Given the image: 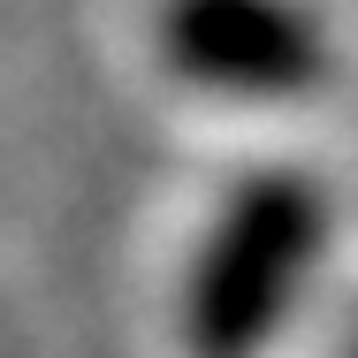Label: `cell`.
<instances>
[{"instance_id": "1", "label": "cell", "mask_w": 358, "mask_h": 358, "mask_svg": "<svg viewBox=\"0 0 358 358\" xmlns=\"http://www.w3.org/2000/svg\"><path fill=\"white\" fill-rule=\"evenodd\" d=\"M320 236H328V199L313 176H297V168L244 176L191 259V289H183L191 358L267 351L313 275V259H320Z\"/></svg>"}, {"instance_id": "2", "label": "cell", "mask_w": 358, "mask_h": 358, "mask_svg": "<svg viewBox=\"0 0 358 358\" xmlns=\"http://www.w3.org/2000/svg\"><path fill=\"white\" fill-rule=\"evenodd\" d=\"M160 54L199 92L297 99L328 76V31L297 0H160Z\"/></svg>"}]
</instances>
